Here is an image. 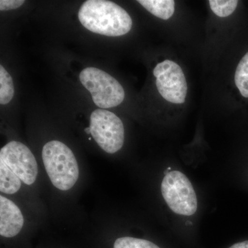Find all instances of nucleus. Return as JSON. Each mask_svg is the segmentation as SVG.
<instances>
[{"label": "nucleus", "mask_w": 248, "mask_h": 248, "mask_svg": "<svg viewBox=\"0 0 248 248\" xmlns=\"http://www.w3.org/2000/svg\"><path fill=\"white\" fill-rule=\"evenodd\" d=\"M79 22L86 29L99 35L118 37L131 30L133 21L118 4L106 0H88L78 13Z\"/></svg>", "instance_id": "f257e3e1"}, {"label": "nucleus", "mask_w": 248, "mask_h": 248, "mask_svg": "<svg viewBox=\"0 0 248 248\" xmlns=\"http://www.w3.org/2000/svg\"><path fill=\"white\" fill-rule=\"evenodd\" d=\"M42 155L46 171L53 185L63 191L72 188L79 174L73 151L62 142L54 140L46 143Z\"/></svg>", "instance_id": "f03ea898"}, {"label": "nucleus", "mask_w": 248, "mask_h": 248, "mask_svg": "<svg viewBox=\"0 0 248 248\" xmlns=\"http://www.w3.org/2000/svg\"><path fill=\"white\" fill-rule=\"evenodd\" d=\"M79 79L92 96L93 102L102 109L117 107L125 98L122 85L108 73L89 67L80 73Z\"/></svg>", "instance_id": "7ed1b4c3"}, {"label": "nucleus", "mask_w": 248, "mask_h": 248, "mask_svg": "<svg viewBox=\"0 0 248 248\" xmlns=\"http://www.w3.org/2000/svg\"><path fill=\"white\" fill-rule=\"evenodd\" d=\"M161 193L174 213L191 216L197 212L195 191L188 178L182 172L174 170L166 174L161 183Z\"/></svg>", "instance_id": "20e7f679"}, {"label": "nucleus", "mask_w": 248, "mask_h": 248, "mask_svg": "<svg viewBox=\"0 0 248 248\" xmlns=\"http://www.w3.org/2000/svg\"><path fill=\"white\" fill-rule=\"evenodd\" d=\"M89 127L93 139L109 154L117 153L123 146L124 124L115 114L104 109H97L91 113Z\"/></svg>", "instance_id": "39448f33"}, {"label": "nucleus", "mask_w": 248, "mask_h": 248, "mask_svg": "<svg viewBox=\"0 0 248 248\" xmlns=\"http://www.w3.org/2000/svg\"><path fill=\"white\" fill-rule=\"evenodd\" d=\"M158 91L164 99L173 104L186 101L187 86L182 68L175 62L166 60L158 63L153 71Z\"/></svg>", "instance_id": "423d86ee"}, {"label": "nucleus", "mask_w": 248, "mask_h": 248, "mask_svg": "<svg viewBox=\"0 0 248 248\" xmlns=\"http://www.w3.org/2000/svg\"><path fill=\"white\" fill-rule=\"evenodd\" d=\"M0 160L27 185L35 183L38 166L32 152L19 141H13L1 148Z\"/></svg>", "instance_id": "0eeeda50"}, {"label": "nucleus", "mask_w": 248, "mask_h": 248, "mask_svg": "<svg viewBox=\"0 0 248 248\" xmlns=\"http://www.w3.org/2000/svg\"><path fill=\"white\" fill-rule=\"evenodd\" d=\"M22 212L9 199L0 196V234L11 238L19 234L24 226Z\"/></svg>", "instance_id": "6e6552de"}, {"label": "nucleus", "mask_w": 248, "mask_h": 248, "mask_svg": "<svg viewBox=\"0 0 248 248\" xmlns=\"http://www.w3.org/2000/svg\"><path fill=\"white\" fill-rule=\"evenodd\" d=\"M142 6L160 19L167 20L174 13L175 2L173 0H139Z\"/></svg>", "instance_id": "1a4fd4ad"}, {"label": "nucleus", "mask_w": 248, "mask_h": 248, "mask_svg": "<svg viewBox=\"0 0 248 248\" xmlns=\"http://www.w3.org/2000/svg\"><path fill=\"white\" fill-rule=\"evenodd\" d=\"M21 187V179L0 160V190L8 195L16 193Z\"/></svg>", "instance_id": "9d476101"}, {"label": "nucleus", "mask_w": 248, "mask_h": 248, "mask_svg": "<svg viewBox=\"0 0 248 248\" xmlns=\"http://www.w3.org/2000/svg\"><path fill=\"white\" fill-rule=\"evenodd\" d=\"M15 93L14 81L11 75L6 71L2 65L0 66V104H9Z\"/></svg>", "instance_id": "9b49d317"}, {"label": "nucleus", "mask_w": 248, "mask_h": 248, "mask_svg": "<svg viewBox=\"0 0 248 248\" xmlns=\"http://www.w3.org/2000/svg\"><path fill=\"white\" fill-rule=\"evenodd\" d=\"M234 81L241 95L248 98V52L241 59L236 68Z\"/></svg>", "instance_id": "f8f14e48"}, {"label": "nucleus", "mask_w": 248, "mask_h": 248, "mask_svg": "<svg viewBox=\"0 0 248 248\" xmlns=\"http://www.w3.org/2000/svg\"><path fill=\"white\" fill-rule=\"evenodd\" d=\"M239 1L236 0H210V9L220 17L231 16L236 9Z\"/></svg>", "instance_id": "ddd939ff"}, {"label": "nucleus", "mask_w": 248, "mask_h": 248, "mask_svg": "<svg viewBox=\"0 0 248 248\" xmlns=\"http://www.w3.org/2000/svg\"><path fill=\"white\" fill-rule=\"evenodd\" d=\"M114 248H160L151 241L147 240L137 239V238H119L114 244Z\"/></svg>", "instance_id": "4468645a"}, {"label": "nucleus", "mask_w": 248, "mask_h": 248, "mask_svg": "<svg viewBox=\"0 0 248 248\" xmlns=\"http://www.w3.org/2000/svg\"><path fill=\"white\" fill-rule=\"evenodd\" d=\"M25 1L24 0H1L0 1V10L1 11L16 9L20 7Z\"/></svg>", "instance_id": "2eb2a0df"}, {"label": "nucleus", "mask_w": 248, "mask_h": 248, "mask_svg": "<svg viewBox=\"0 0 248 248\" xmlns=\"http://www.w3.org/2000/svg\"><path fill=\"white\" fill-rule=\"evenodd\" d=\"M229 248H248V241H242L237 244H235Z\"/></svg>", "instance_id": "dca6fc26"}, {"label": "nucleus", "mask_w": 248, "mask_h": 248, "mask_svg": "<svg viewBox=\"0 0 248 248\" xmlns=\"http://www.w3.org/2000/svg\"><path fill=\"white\" fill-rule=\"evenodd\" d=\"M85 133L86 134H88V135H89V134H91V128H90V127L89 128H85Z\"/></svg>", "instance_id": "f3484780"}]
</instances>
